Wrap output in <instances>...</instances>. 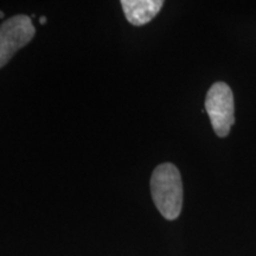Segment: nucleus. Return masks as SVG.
<instances>
[{
    "label": "nucleus",
    "mask_w": 256,
    "mask_h": 256,
    "mask_svg": "<svg viewBox=\"0 0 256 256\" xmlns=\"http://www.w3.org/2000/svg\"><path fill=\"white\" fill-rule=\"evenodd\" d=\"M151 192L156 209L166 220L178 218L183 206V183L177 166L170 162L156 166L151 177Z\"/></svg>",
    "instance_id": "nucleus-1"
},
{
    "label": "nucleus",
    "mask_w": 256,
    "mask_h": 256,
    "mask_svg": "<svg viewBox=\"0 0 256 256\" xmlns=\"http://www.w3.org/2000/svg\"><path fill=\"white\" fill-rule=\"evenodd\" d=\"M206 110L214 130L220 138L226 136L235 122V106L232 88L224 82H216L206 94Z\"/></svg>",
    "instance_id": "nucleus-2"
},
{
    "label": "nucleus",
    "mask_w": 256,
    "mask_h": 256,
    "mask_svg": "<svg viewBox=\"0 0 256 256\" xmlns=\"http://www.w3.org/2000/svg\"><path fill=\"white\" fill-rule=\"evenodd\" d=\"M36 28L26 14H17L0 25V68L6 66L19 49L30 43Z\"/></svg>",
    "instance_id": "nucleus-3"
},
{
    "label": "nucleus",
    "mask_w": 256,
    "mask_h": 256,
    "mask_svg": "<svg viewBox=\"0 0 256 256\" xmlns=\"http://www.w3.org/2000/svg\"><path fill=\"white\" fill-rule=\"evenodd\" d=\"M162 0H121L124 17L134 26H142L152 20L162 10Z\"/></svg>",
    "instance_id": "nucleus-4"
},
{
    "label": "nucleus",
    "mask_w": 256,
    "mask_h": 256,
    "mask_svg": "<svg viewBox=\"0 0 256 256\" xmlns=\"http://www.w3.org/2000/svg\"><path fill=\"white\" fill-rule=\"evenodd\" d=\"M40 24H46V17H40Z\"/></svg>",
    "instance_id": "nucleus-5"
},
{
    "label": "nucleus",
    "mask_w": 256,
    "mask_h": 256,
    "mask_svg": "<svg viewBox=\"0 0 256 256\" xmlns=\"http://www.w3.org/2000/svg\"><path fill=\"white\" fill-rule=\"evenodd\" d=\"M0 18H4V12L0 11Z\"/></svg>",
    "instance_id": "nucleus-6"
}]
</instances>
